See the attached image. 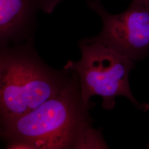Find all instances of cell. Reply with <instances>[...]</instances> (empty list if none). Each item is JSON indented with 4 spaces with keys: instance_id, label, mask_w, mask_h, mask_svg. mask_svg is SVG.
<instances>
[{
    "instance_id": "obj_1",
    "label": "cell",
    "mask_w": 149,
    "mask_h": 149,
    "mask_svg": "<svg viewBox=\"0 0 149 149\" xmlns=\"http://www.w3.org/2000/svg\"><path fill=\"white\" fill-rule=\"evenodd\" d=\"M95 106L82 101L74 71L70 83L57 95L21 117L1 124V138L7 149H108L101 130L92 127L90 111Z\"/></svg>"
},
{
    "instance_id": "obj_2",
    "label": "cell",
    "mask_w": 149,
    "mask_h": 149,
    "mask_svg": "<svg viewBox=\"0 0 149 149\" xmlns=\"http://www.w3.org/2000/svg\"><path fill=\"white\" fill-rule=\"evenodd\" d=\"M33 38L1 47V124L9 122L40 106L68 85L74 71L56 70L39 57Z\"/></svg>"
},
{
    "instance_id": "obj_3",
    "label": "cell",
    "mask_w": 149,
    "mask_h": 149,
    "mask_svg": "<svg viewBox=\"0 0 149 149\" xmlns=\"http://www.w3.org/2000/svg\"><path fill=\"white\" fill-rule=\"evenodd\" d=\"M81 52L80 61H69L64 69L75 71L79 77L82 100L90 103L93 96H101L102 107L112 110L116 98L124 96L140 111H149V104L139 102L134 96L129 82V75L135 68V62L112 48L101 44L79 43Z\"/></svg>"
},
{
    "instance_id": "obj_4",
    "label": "cell",
    "mask_w": 149,
    "mask_h": 149,
    "mask_svg": "<svg viewBox=\"0 0 149 149\" xmlns=\"http://www.w3.org/2000/svg\"><path fill=\"white\" fill-rule=\"evenodd\" d=\"M88 7L101 18L103 27L96 36L84 39L87 43L112 48L134 62L149 55V6L135 1L118 14L107 11L100 0H87Z\"/></svg>"
},
{
    "instance_id": "obj_5",
    "label": "cell",
    "mask_w": 149,
    "mask_h": 149,
    "mask_svg": "<svg viewBox=\"0 0 149 149\" xmlns=\"http://www.w3.org/2000/svg\"><path fill=\"white\" fill-rule=\"evenodd\" d=\"M61 1L0 0L1 47L32 38L38 12L51 13Z\"/></svg>"
},
{
    "instance_id": "obj_6",
    "label": "cell",
    "mask_w": 149,
    "mask_h": 149,
    "mask_svg": "<svg viewBox=\"0 0 149 149\" xmlns=\"http://www.w3.org/2000/svg\"><path fill=\"white\" fill-rule=\"evenodd\" d=\"M132 1L140 2V3H142L149 6V0H132Z\"/></svg>"
},
{
    "instance_id": "obj_7",
    "label": "cell",
    "mask_w": 149,
    "mask_h": 149,
    "mask_svg": "<svg viewBox=\"0 0 149 149\" xmlns=\"http://www.w3.org/2000/svg\"><path fill=\"white\" fill-rule=\"evenodd\" d=\"M148 148H149V144H148Z\"/></svg>"
}]
</instances>
